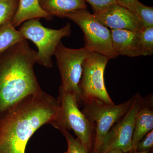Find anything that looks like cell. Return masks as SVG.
<instances>
[{"instance_id":"cell-8","label":"cell","mask_w":153,"mask_h":153,"mask_svg":"<svg viewBox=\"0 0 153 153\" xmlns=\"http://www.w3.org/2000/svg\"><path fill=\"white\" fill-rule=\"evenodd\" d=\"M91 52L85 47L78 49L67 48L60 41L54 52L62 80L59 89L73 93L78 103L80 102L79 85L82 65Z\"/></svg>"},{"instance_id":"cell-16","label":"cell","mask_w":153,"mask_h":153,"mask_svg":"<svg viewBox=\"0 0 153 153\" xmlns=\"http://www.w3.org/2000/svg\"><path fill=\"white\" fill-rule=\"evenodd\" d=\"M131 12L143 27H153V7L145 5L138 0L134 3Z\"/></svg>"},{"instance_id":"cell-24","label":"cell","mask_w":153,"mask_h":153,"mask_svg":"<svg viewBox=\"0 0 153 153\" xmlns=\"http://www.w3.org/2000/svg\"><path fill=\"white\" fill-rule=\"evenodd\" d=\"M152 152V151H151ZM151 152H128L127 153H152Z\"/></svg>"},{"instance_id":"cell-9","label":"cell","mask_w":153,"mask_h":153,"mask_svg":"<svg viewBox=\"0 0 153 153\" xmlns=\"http://www.w3.org/2000/svg\"><path fill=\"white\" fill-rule=\"evenodd\" d=\"M143 101L144 97L139 93L134 95L130 108L106 134L98 153H105L113 150H120L123 153L132 152L135 120Z\"/></svg>"},{"instance_id":"cell-11","label":"cell","mask_w":153,"mask_h":153,"mask_svg":"<svg viewBox=\"0 0 153 153\" xmlns=\"http://www.w3.org/2000/svg\"><path fill=\"white\" fill-rule=\"evenodd\" d=\"M111 34L113 48L118 55L129 57L141 56L140 31L111 29Z\"/></svg>"},{"instance_id":"cell-25","label":"cell","mask_w":153,"mask_h":153,"mask_svg":"<svg viewBox=\"0 0 153 153\" xmlns=\"http://www.w3.org/2000/svg\"><path fill=\"white\" fill-rule=\"evenodd\" d=\"M63 153H68V152L67 151H66V152H65Z\"/></svg>"},{"instance_id":"cell-13","label":"cell","mask_w":153,"mask_h":153,"mask_svg":"<svg viewBox=\"0 0 153 153\" xmlns=\"http://www.w3.org/2000/svg\"><path fill=\"white\" fill-rule=\"evenodd\" d=\"M53 17L42 9L39 0H18V8L12 24L16 28L30 19L44 18L49 21Z\"/></svg>"},{"instance_id":"cell-14","label":"cell","mask_w":153,"mask_h":153,"mask_svg":"<svg viewBox=\"0 0 153 153\" xmlns=\"http://www.w3.org/2000/svg\"><path fill=\"white\" fill-rule=\"evenodd\" d=\"M39 1L44 11L59 18L70 12L87 9L84 0H39Z\"/></svg>"},{"instance_id":"cell-1","label":"cell","mask_w":153,"mask_h":153,"mask_svg":"<svg viewBox=\"0 0 153 153\" xmlns=\"http://www.w3.org/2000/svg\"><path fill=\"white\" fill-rule=\"evenodd\" d=\"M60 110L59 99L41 91L0 113V153H25L33 134L55 121Z\"/></svg>"},{"instance_id":"cell-20","label":"cell","mask_w":153,"mask_h":153,"mask_svg":"<svg viewBox=\"0 0 153 153\" xmlns=\"http://www.w3.org/2000/svg\"><path fill=\"white\" fill-rule=\"evenodd\" d=\"M153 148V130L148 133L137 146L135 152H151Z\"/></svg>"},{"instance_id":"cell-21","label":"cell","mask_w":153,"mask_h":153,"mask_svg":"<svg viewBox=\"0 0 153 153\" xmlns=\"http://www.w3.org/2000/svg\"><path fill=\"white\" fill-rule=\"evenodd\" d=\"M90 4L93 13H97L103 10L114 4H117L116 0H84Z\"/></svg>"},{"instance_id":"cell-2","label":"cell","mask_w":153,"mask_h":153,"mask_svg":"<svg viewBox=\"0 0 153 153\" xmlns=\"http://www.w3.org/2000/svg\"><path fill=\"white\" fill-rule=\"evenodd\" d=\"M37 63V52L27 40L0 55V113L42 91L33 69Z\"/></svg>"},{"instance_id":"cell-23","label":"cell","mask_w":153,"mask_h":153,"mask_svg":"<svg viewBox=\"0 0 153 153\" xmlns=\"http://www.w3.org/2000/svg\"><path fill=\"white\" fill-rule=\"evenodd\" d=\"M105 153H123L120 150H113L110 151L109 152Z\"/></svg>"},{"instance_id":"cell-18","label":"cell","mask_w":153,"mask_h":153,"mask_svg":"<svg viewBox=\"0 0 153 153\" xmlns=\"http://www.w3.org/2000/svg\"><path fill=\"white\" fill-rule=\"evenodd\" d=\"M141 56H150L153 54V27H143L140 31Z\"/></svg>"},{"instance_id":"cell-3","label":"cell","mask_w":153,"mask_h":153,"mask_svg":"<svg viewBox=\"0 0 153 153\" xmlns=\"http://www.w3.org/2000/svg\"><path fill=\"white\" fill-rule=\"evenodd\" d=\"M58 99L60 102V113L51 124L62 133L72 130L88 152L92 153L94 127L79 109L76 96L59 89Z\"/></svg>"},{"instance_id":"cell-12","label":"cell","mask_w":153,"mask_h":153,"mask_svg":"<svg viewBox=\"0 0 153 153\" xmlns=\"http://www.w3.org/2000/svg\"><path fill=\"white\" fill-rule=\"evenodd\" d=\"M153 129V94L144 98L142 106L136 116L132 137V151L135 152L138 143Z\"/></svg>"},{"instance_id":"cell-5","label":"cell","mask_w":153,"mask_h":153,"mask_svg":"<svg viewBox=\"0 0 153 153\" xmlns=\"http://www.w3.org/2000/svg\"><path fill=\"white\" fill-rule=\"evenodd\" d=\"M19 30L26 40L33 41L38 48L37 63L47 68L52 67V56L61 39L69 37L71 33L69 23L59 30H54L43 26L40 19L26 21Z\"/></svg>"},{"instance_id":"cell-17","label":"cell","mask_w":153,"mask_h":153,"mask_svg":"<svg viewBox=\"0 0 153 153\" xmlns=\"http://www.w3.org/2000/svg\"><path fill=\"white\" fill-rule=\"evenodd\" d=\"M18 6V0H0V27L12 22Z\"/></svg>"},{"instance_id":"cell-22","label":"cell","mask_w":153,"mask_h":153,"mask_svg":"<svg viewBox=\"0 0 153 153\" xmlns=\"http://www.w3.org/2000/svg\"><path fill=\"white\" fill-rule=\"evenodd\" d=\"M116 1L117 2L119 5L124 7L131 11L134 3L136 0H116Z\"/></svg>"},{"instance_id":"cell-7","label":"cell","mask_w":153,"mask_h":153,"mask_svg":"<svg viewBox=\"0 0 153 153\" xmlns=\"http://www.w3.org/2000/svg\"><path fill=\"white\" fill-rule=\"evenodd\" d=\"M61 18L70 19L81 28L85 47L89 51L98 52L109 59L119 56L113 48L110 30L100 23L87 9L67 13Z\"/></svg>"},{"instance_id":"cell-19","label":"cell","mask_w":153,"mask_h":153,"mask_svg":"<svg viewBox=\"0 0 153 153\" xmlns=\"http://www.w3.org/2000/svg\"><path fill=\"white\" fill-rule=\"evenodd\" d=\"M62 134L66 137L68 153H89L80 140L72 136L69 131H64Z\"/></svg>"},{"instance_id":"cell-10","label":"cell","mask_w":153,"mask_h":153,"mask_svg":"<svg viewBox=\"0 0 153 153\" xmlns=\"http://www.w3.org/2000/svg\"><path fill=\"white\" fill-rule=\"evenodd\" d=\"M93 14L100 23L114 30L139 31L143 27L131 11L117 4Z\"/></svg>"},{"instance_id":"cell-6","label":"cell","mask_w":153,"mask_h":153,"mask_svg":"<svg viewBox=\"0 0 153 153\" xmlns=\"http://www.w3.org/2000/svg\"><path fill=\"white\" fill-rule=\"evenodd\" d=\"M110 59L98 52H91L82 65L79 83L80 102L96 99L110 105L114 104L105 84V69Z\"/></svg>"},{"instance_id":"cell-15","label":"cell","mask_w":153,"mask_h":153,"mask_svg":"<svg viewBox=\"0 0 153 153\" xmlns=\"http://www.w3.org/2000/svg\"><path fill=\"white\" fill-rule=\"evenodd\" d=\"M26 40L21 32L16 30L12 22L0 27V55L11 47Z\"/></svg>"},{"instance_id":"cell-4","label":"cell","mask_w":153,"mask_h":153,"mask_svg":"<svg viewBox=\"0 0 153 153\" xmlns=\"http://www.w3.org/2000/svg\"><path fill=\"white\" fill-rule=\"evenodd\" d=\"M134 100V96L118 105L106 104L96 99L83 102L82 112L94 127L95 140L91 153H98L106 136L112 126L128 112Z\"/></svg>"}]
</instances>
